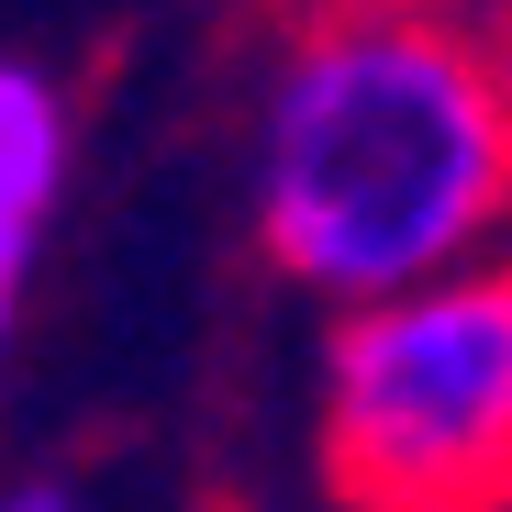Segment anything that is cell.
Returning <instances> with one entry per match:
<instances>
[{"mask_svg": "<svg viewBox=\"0 0 512 512\" xmlns=\"http://www.w3.org/2000/svg\"><path fill=\"white\" fill-rule=\"evenodd\" d=\"M512 90L468 0H312L256 101V245L312 301H379L490 256Z\"/></svg>", "mask_w": 512, "mask_h": 512, "instance_id": "obj_1", "label": "cell"}, {"mask_svg": "<svg viewBox=\"0 0 512 512\" xmlns=\"http://www.w3.org/2000/svg\"><path fill=\"white\" fill-rule=\"evenodd\" d=\"M323 479L368 512H479L512 490V279L490 256L334 312Z\"/></svg>", "mask_w": 512, "mask_h": 512, "instance_id": "obj_2", "label": "cell"}, {"mask_svg": "<svg viewBox=\"0 0 512 512\" xmlns=\"http://www.w3.org/2000/svg\"><path fill=\"white\" fill-rule=\"evenodd\" d=\"M67 190V101L56 78L0 56V357H12V323H23V279H34V245L56 223Z\"/></svg>", "mask_w": 512, "mask_h": 512, "instance_id": "obj_3", "label": "cell"}]
</instances>
